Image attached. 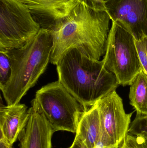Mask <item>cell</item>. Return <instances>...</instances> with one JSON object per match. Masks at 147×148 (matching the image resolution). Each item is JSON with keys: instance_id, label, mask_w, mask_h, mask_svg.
<instances>
[{"instance_id": "obj_1", "label": "cell", "mask_w": 147, "mask_h": 148, "mask_svg": "<svg viewBox=\"0 0 147 148\" xmlns=\"http://www.w3.org/2000/svg\"><path fill=\"white\" fill-rule=\"evenodd\" d=\"M110 20L107 11L93 9L80 2L49 30L53 38L50 62L57 65L73 48L100 60L106 52Z\"/></svg>"}, {"instance_id": "obj_2", "label": "cell", "mask_w": 147, "mask_h": 148, "mask_svg": "<svg viewBox=\"0 0 147 148\" xmlns=\"http://www.w3.org/2000/svg\"><path fill=\"white\" fill-rule=\"evenodd\" d=\"M56 66L59 81L83 111L120 85L116 76L105 69L102 60L91 59L77 48L68 50Z\"/></svg>"}, {"instance_id": "obj_3", "label": "cell", "mask_w": 147, "mask_h": 148, "mask_svg": "<svg viewBox=\"0 0 147 148\" xmlns=\"http://www.w3.org/2000/svg\"><path fill=\"white\" fill-rule=\"evenodd\" d=\"M52 47L51 33L41 28L24 46L8 51L11 75L1 89L7 105L20 103L27 91L35 85L50 62Z\"/></svg>"}, {"instance_id": "obj_4", "label": "cell", "mask_w": 147, "mask_h": 148, "mask_svg": "<svg viewBox=\"0 0 147 148\" xmlns=\"http://www.w3.org/2000/svg\"><path fill=\"white\" fill-rule=\"evenodd\" d=\"M32 107L43 114L54 132L76 133L83 109L59 80L36 91Z\"/></svg>"}, {"instance_id": "obj_5", "label": "cell", "mask_w": 147, "mask_h": 148, "mask_svg": "<svg viewBox=\"0 0 147 148\" xmlns=\"http://www.w3.org/2000/svg\"><path fill=\"white\" fill-rule=\"evenodd\" d=\"M102 61L105 69L114 74L123 86L130 85L142 70L135 39L115 22L112 21Z\"/></svg>"}, {"instance_id": "obj_6", "label": "cell", "mask_w": 147, "mask_h": 148, "mask_svg": "<svg viewBox=\"0 0 147 148\" xmlns=\"http://www.w3.org/2000/svg\"><path fill=\"white\" fill-rule=\"evenodd\" d=\"M40 29L26 5L17 0H0V49L21 47Z\"/></svg>"}, {"instance_id": "obj_7", "label": "cell", "mask_w": 147, "mask_h": 148, "mask_svg": "<svg viewBox=\"0 0 147 148\" xmlns=\"http://www.w3.org/2000/svg\"><path fill=\"white\" fill-rule=\"evenodd\" d=\"M99 112L100 140L104 148L118 146L128 133L133 112L127 114L122 98L116 90L96 103Z\"/></svg>"}, {"instance_id": "obj_8", "label": "cell", "mask_w": 147, "mask_h": 148, "mask_svg": "<svg viewBox=\"0 0 147 148\" xmlns=\"http://www.w3.org/2000/svg\"><path fill=\"white\" fill-rule=\"evenodd\" d=\"M110 20L127 30L135 40L147 36V0H108L105 3Z\"/></svg>"}, {"instance_id": "obj_9", "label": "cell", "mask_w": 147, "mask_h": 148, "mask_svg": "<svg viewBox=\"0 0 147 148\" xmlns=\"http://www.w3.org/2000/svg\"><path fill=\"white\" fill-rule=\"evenodd\" d=\"M26 5L41 28L50 30L67 16L80 0H17Z\"/></svg>"}, {"instance_id": "obj_10", "label": "cell", "mask_w": 147, "mask_h": 148, "mask_svg": "<svg viewBox=\"0 0 147 148\" xmlns=\"http://www.w3.org/2000/svg\"><path fill=\"white\" fill-rule=\"evenodd\" d=\"M26 125L18 137L19 148H52L51 127L43 114L33 107L28 109Z\"/></svg>"}, {"instance_id": "obj_11", "label": "cell", "mask_w": 147, "mask_h": 148, "mask_svg": "<svg viewBox=\"0 0 147 148\" xmlns=\"http://www.w3.org/2000/svg\"><path fill=\"white\" fill-rule=\"evenodd\" d=\"M28 117V110L25 104L1 105V136L3 137L11 147L26 125Z\"/></svg>"}, {"instance_id": "obj_12", "label": "cell", "mask_w": 147, "mask_h": 148, "mask_svg": "<svg viewBox=\"0 0 147 148\" xmlns=\"http://www.w3.org/2000/svg\"><path fill=\"white\" fill-rule=\"evenodd\" d=\"M76 136L88 148H95L100 140V125L99 112L96 103L81 114Z\"/></svg>"}, {"instance_id": "obj_13", "label": "cell", "mask_w": 147, "mask_h": 148, "mask_svg": "<svg viewBox=\"0 0 147 148\" xmlns=\"http://www.w3.org/2000/svg\"><path fill=\"white\" fill-rule=\"evenodd\" d=\"M130 86V104L136 110V115L147 116V76L142 70Z\"/></svg>"}, {"instance_id": "obj_14", "label": "cell", "mask_w": 147, "mask_h": 148, "mask_svg": "<svg viewBox=\"0 0 147 148\" xmlns=\"http://www.w3.org/2000/svg\"><path fill=\"white\" fill-rule=\"evenodd\" d=\"M114 148H147V137L143 134L128 133L118 146Z\"/></svg>"}, {"instance_id": "obj_15", "label": "cell", "mask_w": 147, "mask_h": 148, "mask_svg": "<svg viewBox=\"0 0 147 148\" xmlns=\"http://www.w3.org/2000/svg\"><path fill=\"white\" fill-rule=\"evenodd\" d=\"M11 63L8 51L0 49V89L3 88L9 79Z\"/></svg>"}, {"instance_id": "obj_16", "label": "cell", "mask_w": 147, "mask_h": 148, "mask_svg": "<svg viewBox=\"0 0 147 148\" xmlns=\"http://www.w3.org/2000/svg\"><path fill=\"white\" fill-rule=\"evenodd\" d=\"M128 133L143 134L147 137V116L136 115L131 122Z\"/></svg>"}, {"instance_id": "obj_17", "label": "cell", "mask_w": 147, "mask_h": 148, "mask_svg": "<svg viewBox=\"0 0 147 148\" xmlns=\"http://www.w3.org/2000/svg\"><path fill=\"white\" fill-rule=\"evenodd\" d=\"M142 70L147 76V36L140 41H135Z\"/></svg>"}, {"instance_id": "obj_18", "label": "cell", "mask_w": 147, "mask_h": 148, "mask_svg": "<svg viewBox=\"0 0 147 148\" xmlns=\"http://www.w3.org/2000/svg\"><path fill=\"white\" fill-rule=\"evenodd\" d=\"M80 1L93 9L106 11L105 2L103 0H80Z\"/></svg>"}, {"instance_id": "obj_19", "label": "cell", "mask_w": 147, "mask_h": 148, "mask_svg": "<svg viewBox=\"0 0 147 148\" xmlns=\"http://www.w3.org/2000/svg\"><path fill=\"white\" fill-rule=\"evenodd\" d=\"M68 148H88L85 144L79 138L75 136L70 147Z\"/></svg>"}, {"instance_id": "obj_20", "label": "cell", "mask_w": 147, "mask_h": 148, "mask_svg": "<svg viewBox=\"0 0 147 148\" xmlns=\"http://www.w3.org/2000/svg\"><path fill=\"white\" fill-rule=\"evenodd\" d=\"M104 1V2H106L107 1H108V0H103Z\"/></svg>"}, {"instance_id": "obj_21", "label": "cell", "mask_w": 147, "mask_h": 148, "mask_svg": "<svg viewBox=\"0 0 147 148\" xmlns=\"http://www.w3.org/2000/svg\"></svg>"}]
</instances>
